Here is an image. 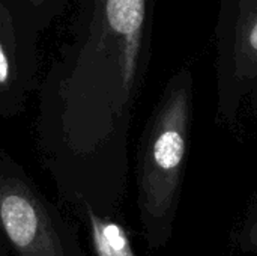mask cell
Instances as JSON below:
<instances>
[{
	"instance_id": "6",
	"label": "cell",
	"mask_w": 257,
	"mask_h": 256,
	"mask_svg": "<svg viewBox=\"0 0 257 256\" xmlns=\"http://www.w3.org/2000/svg\"><path fill=\"white\" fill-rule=\"evenodd\" d=\"M8 75H9V63L3 51V47L0 44V83H5L8 80Z\"/></svg>"
},
{
	"instance_id": "5",
	"label": "cell",
	"mask_w": 257,
	"mask_h": 256,
	"mask_svg": "<svg viewBox=\"0 0 257 256\" xmlns=\"http://www.w3.org/2000/svg\"><path fill=\"white\" fill-rule=\"evenodd\" d=\"M92 223L99 256H134L122 228L114 223H101L96 219H92Z\"/></svg>"
},
{
	"instance_id": "4",
	"label": "cell",
	"mask_w": 257,
	"mask_h": 256,
	"mask_svg": "<svg viewBox=\"0 0 257 256\" xmlns=\"http://www.w3.org/2000/svg\"><path fill=\"white\" fill-rule=\"evenodd\" d=\"M0 216L8 237L18 247L29 246L36 235L38 219L33 207L27 199L18 195H11L3 199Z\"/></svg>"
},
{
	"instance_id": "3",
	"label": "cell",
	"mask_w": 257,
	"mask_h": 256,
	"mask_svg": "<svg viewBox=\"0 0 257 256\" xmlns=\"http://www.w3.org/2000/svg\"><path fill=\"white\" fill-rule=\"evenodd\" d=\"M105 17L111 32L123 42L125 77L130 80L148 21V0H105Z\"/></svg>"
},
{
	"instance_id": "1",
	"label": "cell",
	"mask_w": 257,
	"mask_h": 256,
	"mask_svg": "<svg viewBox=\"0 0 257 256\" xmlns=\"http://www.w3.org/2000/svg\"><path fill=\"white\" fill-rule=\"evenodd\" d=\"M188 89H176L164 110L163 127L152 145V198L158 207L170 202L187 151Z\"/></svg>"
},
{
	"instance_id": "7",
	"label": "cell",
	"mask_w": 257,
	"mask_h": 256,
	"mask_svg": "<svg viewBox=\"0 0 257 256\" xmlns=\"http://www.w3.org/2000/svg\"><path fill=\"white\" fill-rule=\"evenodd\" d=\"M247 243L251 247H257V217L254 222L251 223L250 229H248V237H247Z\"/></svg>"
},
{
	"instance_id": "2",
	"label": "cell",
	"mask_w": 257,
	"mask_h": 256,
	"mask_svg": "<svg viewBox=\"0 0 257 256\" xmlns=\"http://www.w3.org/2000/svg\"><path fill=\"white\" fill-rule=\"evenodd\" d=\"M218 33L229 47L235 74L257 80V0H221Z\"/></svg>"
}]
</instances>
